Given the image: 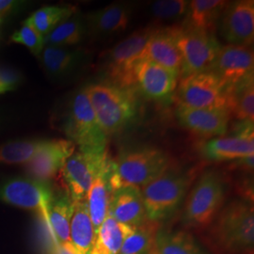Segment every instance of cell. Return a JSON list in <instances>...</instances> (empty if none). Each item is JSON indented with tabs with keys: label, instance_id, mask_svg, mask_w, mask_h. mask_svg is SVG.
Returning <instances> with one entry per match:
<instances>
[{
	"label": "cell",
	"instance_id": "1",
	"mask_svg": "<svg viewBox=\"0 0 254 254\" xmlns=\"http://www.w3.org/2000/svg\"><path fill=\"white\" fill-rule=\"evenodd\" d=\"M102 129L111 136L129 127L137 117L139 104L135 89H126L108 81L84 88Z\"/></svg>",
	"mask_w": 254,
	"mask_h": 254
},
{
	"label": "cell",
	"instance_id": "2",
	"mask_svg": "<svg viewBox=\"0 0 254 254\" xmlns=\"http://www.w3.org/2000/svg\"><path fill=\"white\" fill-rule=\"evenodd\" d=\"M211 225L210 240L220 252L239 254L253 251L254 213L250 201H232L219 211Z\"/></svg>",
	"mask_w": 254,
	"mask_h": 254
},
{
	"label": "cell",
	"instance_id": "3",
	"mask_svg": "<svg viewBox=\"0 0 254 254\" xmlns=\"http://www.w3.org/2000/svg\"><path fill=\"white\" fill-rule=\"evenodd\" d=\"M170 167L168 155L153 147H139L125 151L111 162L109 185L114 191L123 187L143 188L165 173Z\"/></svg>",
	"mask_w": 254,
	"mask_h": 254
},
{
	"label": "cell",
	"instance_id": "4",
	"mask_svg": "<svg viewBox=\"0 0 254 254\" xmlns=\"http://www.w3.org/2000/svg\"><path fill=\"white\" fill-rule=\"evenodd\" d=\"M63 129L69 140L85 154L106 153L108 136L102 129L83 88L76 91L68 103L64 114Z\"/></svg>",
	"mask_w": 254,
	"mask_h": 254
},
{
	"label": "cell",
	"instance_id": "5",
	"mask_svg": "<svg viewBox=\"0 0 254 254\" xmlns=\"http://www.w3.org/2000/svg\"><path fill=\"white\" fill-rule=\"evenodd\" d=\"M190 183L189 174L168 169L141 188L147 219L157 223L172 218L180 208Z\"/></svg>",
	"mask_w": 254,
	"mask_h": 254
},
{
	"label": "cell",
	"instance_id": "6",
	"mask_svg": "<svg viewBox=\"0 0 254 254\" xmlns=\"http://www.w3.org/2000/svg\"><path fill=\"white\" fill-rule=\"evenodd\" d=\"M225 199V184L219 173H202L187 200L183 223L187 227H208L218 216Z\"/></svg>",
	"mask_w": 254,
	"mask_h": 254
},
{
	"label": "cell",
	"instance_id": "7",
	"mask_svg": "<svg viewBox=\"0 0 254 254\" xmlns=\"http://www.w3.org/2000/svg\"><path fill=\"white\" fill-rule=\"evenodd\" d=\"M154 30L153 27L137 30L106 52L103 58L107 81L122 88L134 89L133 69Z\"/></svg>",
	"mask_w": 254,
	"mask_h": 254
},
{
	"label": "cell",
	"instance_id": "8",
	"mask_svg": "<svg viewBox=\"0 0 254 254\" xmlns=\"http://www.w3.org/2000/svg\"><path fill=\"white\" fill-rule=\"evenodd\" d=\"M172 28L183 61L182 78L207 72L221 46L215 34L190 27Z\"/></svg>",
	"mask_w": 254,
	"mask_h": 254
},
{
	"label": "cell",
	"instance_id": "9",
	"mask_svg": "<svg viewBox=\"0 0 254 254\" xmlns=\"http://www.w3.org/2000/svg\"><path fill=\"white\" fill-rule=\"evenodd\" d=\"M53 199V191L47 182L30 177H14L0 182V200L20 208L36 211L56 239L49 223V209Z\"/></svg>",
	"mask_w": 254,
	"mask_h": 254
},
{
	"label": "cell",
	"instance_id": "10",
	"mask_svg": "<svg viewBox=\"0 0 254 254\" xmlns=\"http://www.w3.org/2000/svg\"><path fill=\"white\" fill-rule=\"evenodd\" d=\"M228 90L229 85L217 74L202 72L182 78L177 98L188 108L227 110Z\"/></svg>",
	"mask_w": 254,
	"mask_h": 254
},
{
	"label": "cell",
	"instance_id": "11",
	"mask_svg": "<svg viewBox=\"0 0 254 254\" xmlns=\"http://www.w3.org/2000/svg\"><path fill=\"white\" fill-rule=\"evenodd\" d=\"M109 162L107 153L92 154L73 152L61 171L67 195L73 202L86 200L94 178Z\"/></svg>",
	"mask_w": 254,
	"mask_h": 254
},
{
	"label": "cell",
	"instance_id": "12",
	"mask_svg": "<svg viewBox=\"0 0 254 254\" xmlns=\"http://www.w3.org/2000/svg\"><path fill=\"white\" fill-rule=\"evenodd\" d=\"M221 36L229 45L251 47L254 41V1L228 2L218 22Z\"/></svg>",
	"mask_w": 254,
	"mask_h": 254
},
{
	"label": "cell",
	"instance_id": "13",
	"mask_svg": "<svg viewBox=\"0 0 254 254\" xmlns=\"http://www.w3.org/2000/svg\"><path fill=\"white\" fill-rule=\"evenodd\" d=\"M201 154L212 161L237 160L254 156V122H240L235 135L213 137L206 141L201 147Z\"/></svg>",
	"mask_w": 254,
	"mask_h": 254
},
{
	"label": "cell",
	"instance_id": "14",
	"mask_svg": "<svg viewBox=\"0 0 254 254\" xmlns=\"http://www.w3.org/2000/svg\"><path fill=\"white\" fill-rule=\"evenodd\" d=\"M174 73L154 62L140 58L133 69V86L152 100H164L171 96L177 87Z\"/></svg>",
	"mask_w": 254,
	"mask_h": 254
},
{
	"label": "cell",
	"instance_id": "15",
	"mask_svg": "<svg viewBox=\"0 0 254 254\" xmlns=\"http://www.w3.org/2000/svg\"><path fill=\"white\" fill-rule=\"evenodd\" d=\"M254 50L247 46H221L207 72L217 74L229 86L254 76Z\"/></svg>",
	"mask_w": 254,
	"mask_h": 254
},
{
	"label": "cell",
	"instance_id": "16",
	"mask_svg": "<svg viewBox=\"0 0 254 254\" xmlns=\"http://www.w3.org/2000/svg\"><path fill=\"white\" fill-rule=\"evenodd\" d=\"M75 145L69 139H47L46 144L26 164L30 178L48 182L54 178L73 154Z\"/></svg>",
	"mask_w": 254,
	"mask_h": 254
},
{
	"label": "cell",
	"instance_id": "17",
	"mask_svg": "<svg viewBox=\"0 0 254 254\" xmlns=\"http://www.w3.org/2000/svg\"><path fill=\"white\" fill-rule=\"evenodd\" d=\"M176 117L185 128L203 137L225 135L231 118L225 109H193L181 105L176 109Z\"/></svg>",
	"mask_w": 254,
	"mask_h": 254
},
{
	"label": "cell",
	"instance_id": "18",
	"mask_svg": "<svg viewBox=\"0 0 254 254\" xmlns=\"http://www.w3.org/2000/svg\"><path fill=\"white\" fill-rule=\"evenodd\" d=\"M133 14L129 2H115L86 16L88 35L109 37L127 29Z\"/></svg>",
	"mask_w": 254,
	"mask_h": 254
},
{
	"label": "cell",
	"instance_id": "19",
	"mask_svg": "<svg viewBox=\"0 0 254 254\" xmlns=\"http://www.w3.org/2000/svg\"><path fill=\"white\" fill-rule=\"evenodd\" d=\"M47 75L54 80L68 79L86 64L88 55L81 49L46 46L38 56Z\"/></svg>",
	"mask_w": 254,
	"mask_h": 254
},
{
	"label": "cell",
	"instance_id": "20",
	"mask_svg": "<svg viewBox=\"0 0 254 254\" xmlns=\"http://www.w3.org/2000/svg\"><path fill=\"white\" fill-rule=\"evenodd\" d=\"M109 213L120 223L137 228L148 221L140 189L123 187L112 191Z\"/></svg>",
	"mask_w": 254,
	"mask_h": 254
},
{
	"label": "cell",
	"instance_id": "21",
	"mask_svg": "<svg viewBox=\"0 0 254 254\" xmlns=\"http://www.w3.org/2000/svg\"><path fill=\"white\" fill-rule=\"evenodd\" d=\"M141 58L148 59L179 76L183 61L175 42L173 28H154L146 44Z\"/></svg>",
	"mask_w": 254,
	"mask_h": 254
},
{
	"label": "cell",
	"instance_id": "22",
	"mask_svg": "<svg viewBox=\"0 0 254 254\" xmlns=\"http://www.w3.org/2000/svg\"><path fill=\"white\" fill-rule=\"evenodd\" d=\"M228 1L225 0H192L190 1L182 27H190L214 34L221 13Z\"/></svg>",
	"mask_w": 254,
	"mask_h": 254
},
{
	"label": "cell",
	"instance_id": "23",
	"mask_svg": "<svg viewBox=\"0 0 254 254\" xmlns=\"http://www.w3.org/2000/svg\"><path fill=\"white\" fill-rule=\"evenodd\" d=\"M95 232L87 200L73 202L70 222V242L77 254H91L95 242Z\"/></svg>",
	"mask_w": 254,
	"mask_h": 254
},
{
	"label": "cell",
	"instance_id": "24",
	"mask_svg": "<svg viewBox=\"0 0 254 254\" xmlns=\"http://www.w3.org/2000/svg\"><path fill=\"white\" fill-rule=\"evenodd\" d=\"M111 162L110 160L94 178L86 198L95 235H97L103 221L109 214V201L112 193L109 179Z\"/></svg>",
	"mask_w": 254,
	"mask_h": 254
},
{
	"label": "cell",
	"instance_id": "25",
	"mask_svg": "<svg viewBox=\"0 0 254 254\" xmlns=\"http://www.w3.org/2000/svg\"><path fill=\"white\" fill-rule=\"evenodd\" d=\"M135 228L120 223L110 214L103 221L91 254H119L125 240Z\"/></svg>",
	"mask_w": 254,
	"mask_h": 254
},
{
	"label": "cell",
	"instance_id": "26",
	"mask_svg": "<svg viewBox=\"0 0 254 254\" xmlns=\"http://www.w3.org/2000/svg\"><path fill=\"white\" fill-rule=\"evenodd\" d=\"M153 254H208L198 245L190 234L160 228L155 233Z\"/></svg>",
	"mask_w": 254,
	"mask_h": 254
},
{
	"label": "cell",
	"instance_id": "27",
	"mask_svg": "<svg viewBox=\"0 0 254 254\" xmlns=\"http://www.w3.org/2000/svg\"><path fill=\"white\" fill-rule=\"evenodd\" d=\"M227 110L231 117L239 122H254V76L229 86Z\"/></svg>",
	"mask_w": 254,
	"mask_h": 254
},
{
	"label": "cell",
	"instance_id": "28",
	"mask_svg": "<svg viewBox=\"0 0 254 254\" xmlns=\"http://www.w3.org/2000/svg\"><path fill=\"white\" fill-rule=\"evenodd\" d=\"M88 35L86 20L76 11L70 17L65 19L45 38L46 46H76L83 42Z\"/></svg>",
	"mask_w": 254,
	"mask_h": 254
},
{
	"label": "cell",
	"instance_id": "29",
	"mask_svg": "<svg viewBox=\"0 0 254 254\" xmlns=\"http://www.w3.org/2000/svg\"><path fill=\"white\" fill-rule=\"evenodd\" d=\"M73 202L68 195L54 197L49 209V223L52 235L59 244L70 242V222Z\"/></svg>",
	"mask_w": 254,
	"mask_h": 254
},
{
	"label": "cell",
	"instance_id": "30",
	"mask_svg": "<svg viewBox=\"0 0 254 254\" xmlns=\"http://www.w3.org/2000/svg\"><path fill=\"white\" fill-rule=\"evenodd\" d=\"M75 12L72 6H46L38 9L24 22L46 38L55 27Z\"/></svg>",
	"mask_w": 254,
	"mask_h": 254
},
{
	"label": "cell",
	"instance_id": "31",
	"mask_svg": "<svg viewBox=\"0 0 254 254\" xmlns=\"http://www.w3.org/2000/svg\"><path fill=\"white\" fill-rule=\"evenodd\" d=\"M47 139L13 140L0 145V163L27 164L44 147Z\"/></svg>",
	"mask_w": 254,
	"mask_h": 254
},
{
	"label": "cell",
	"instance_id": "32",
	"mask_svg": "<svg viewBox=\"0 0 254 254\" xmlns=\"http://www.w3.org/2000/svg\"><path fill=\"white\" fill-rule=\"evenodd\" d=\"M156 223L146 221L127 236L119 254H151L154 250Z\"/></svg>",
	"mask_w": 254,
	"mask_h": 254
},
{
	"label": "cell",
	"instance_id": "33",
	"mask_svg": "<svg viewBox=\"0 0 254 254\" xmlns=\"http://www.w3.org/2000/svg\"><path fill=\"white\" fill-rule=\"evenodd\" d=\"M190 1L187 0H158L151 6L154 18L159 21H172L186 15Z\"/></svg>",
	"mask_w": 254,
	"mask_h": 254
},
{
	"label": "cell",
	"instance_id": "34",
	"mask_svg": "<svg viewBox=\"0 0 254 254\" xmlns=\"http://www.w3.org/2000/svg\"><path fill=\"white\" fill-rule=\"evenodd\" d=\"M10 40L13 43L27 46L30 52L37 57L41 54L46 46L45 38L26 23L11 35Z\"/></svg>",
	"mask_w": 254,
	"mask_h": 254
},
{
	"label": "cell",
	"instance_id": "35",
	"mask_svg": "<svg viewBox=\"0 0 254 254\" xmlns=\"http://www.w3.org/2000/svg\"><path fill=\"white\" fill-rule=\"evenodd\" d=\"M23 81V75L17 70L0 65V94L15 91Z\"/></svg>",
	"mask_w": 254,
	"mask_h": 254
},
{
	"label": "cell",
	"instance_id": "36",
	"mask_svg": "<svg viewBox=\"0 0 254 254\" xmlns=\"http://www.w3.org/2000/svg\"><path fill=\"white\" fill-rule=\"evenodd\" d=\"M25 2L13 0H0V19L14 15L24 8Z\"/></svg>",
	"mask_w": 254,
	"mask_h": 254
},
{
	"label": "cell",
	"instance_id": "37",
	"mask_svg": "<svg viewBox=\"0 0 254 254\" xmlns=\"http://www.w3.org/2000/svg\"><path fill=\"white\" fill-rule=\"evenodd\" d=\"M50 254H77L71 243L59 244L52 242L50 246Z\"/></svg>",
	"mask_w": 254,
	"mask_h": 254
}]
</instances>
